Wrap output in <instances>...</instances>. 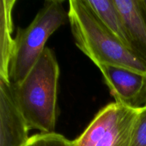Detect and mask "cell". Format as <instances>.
Returning <instances> with one entry per match:
<instances>
[{"label": "cell", "mask_w": 146, "mask_h": 146, "mask_svg": "<svg viewBox=\"0 0 146 146\" xmlns=\"http://www.w3.org/2000/svg\"><path fill=\"white\" fill-rule=\"evenodd\" d=\"M60 70L53 50L48 47L21 83L13 85V93L29 129L43 133L55 131Z\"/></svg>", "instance_id": "6da1fadb"}, {"label": "cell", "mask_w": 146, "mask_h": 146, "mask_svg": "<svg viewBox=\"0 0 146 146\" xmlns=\"http://www.w3.org/2000/svg\"><path fill=\"white\" fill-rule=\"evenodd\" d=\"M68 4V21L76 45L96 66H117L146 74V63L104 25L84 0H71Z\"/></svg>", "instance_id": "7a4b0ae2"}, {"label": "cell", "mask_w": 146, "mask_h": 146, "mask_svg": "<svg viewBox=\"0 0 146 146\" xmlns=\"http://www.w3.org/2000/svg\"><path fill=\"white\" fill-rule=\"evenodd\" d=\"M68 20L62 1L50 0L44 2L28 27H19L10 64L11 84L17 85L23 81L45 49L48 38Z\"/></svg>", "instance_id": "3957f363"}, {"label": "cell", "mask_w": 146, "mask_h": 146, "mask_svg": "<svg viewBox=\"0 0 146 146\" xmlns=\"http://www.w3.org/2000/svg\"><path fill=\"white\" fill-rule=\"evenodd\" d=\"M138 109L117 102L101 109L73 146H131Z\"/></svg>", "instance_id": "277c9868"}, {"label": "cell", "mask_w": 146, "mask_h": 146, "mask_svg": "<svg viewBox=\"0 0 146 146\" xmlns=\"http://www.w3.org/2000/svg\"><path fill=\"white\" fill-rule=\"evenodd\" d=\"M115 102L128 108L146 106V74L122 66H98Z\"/></svg>", "instance_id": "5b68a950"}, {"label": "cell", "mask_w": 146, "mask_h": 146, "mask_svg": "<svg viewBox=\"0 0 146 146\" xmlns=\"http://www.w3.org/2000/svg\"><path fill=\"white\" fill-rule=\"evenodd\" d=\"M29 128L16 102L10 81L0 79V146H22Z\"/></svg>", "instance_id": "8992f818"}, {"label": "cell", "mask_w": 146, "mask_h": 146, "mask_svg": "<svg viewBox=\"0 0 146 146\" xmlns=\"http://www.w3.org/2000/svg\"><path fill=\"white\" fill-rule=\"evenodd\" d=\"M121 14L133 51L146 63V15L141 0H113Z\"/></svg>", "instance_id": "52a82bcc"}, {"label": "cell", "mask_w": 146, "mask_h": 146, "mask_svg": "<svg viewBox=\"0 0 146 146\" xmlns=\"http://www.w3.org/2000/svg\"><path fill=\"white\" fill-rule=\"evenodd\" d=\"M16 0L0 1V79L9 80V68L14 48L12 11Z\"/></svg>", "instance_id": "ba28073f"}, {"label": "cell", "mask_w": 146, "mask_h": 146, "mask_svg": "<svg viewBox=\"0 0 146 146\" xmlns=\"http://www.w3.org/2000/svg\"><path fill=\"white\" fill-rule=\"evenodd\" d=\"M84 1L104 25L125 46L134 52L125 23L113 0H84Z\"/></svg>", "instance_id": "9c48e42d"}, {"label": "cell", "mask_w": 146, "mask_h": 146, "mask_svg": "<svg viewBox=\"0 0 146 146\" xmlns=\"http://www.w3.org/2000/svg\"><path fill=\"white\" fill-rule=\"evenodd\" d=\"M22 146H73V141L57 133L36 134Z\"/></svg>", "instance_id": "30bf717a"}, {"label": "cell", "mask_w": 146, "mask_h": 146, "mask_svg": "<svg viewBox=\"0 0 146 146\" xmlns=\"http://www.w3.org/2000/svg\"><path fill=\"white\" fill-rule=\"evenodd\" d=\"M131 146H146V106L138 109Z\"/></svg>", "instance_id": "8fae6325"}, {"label": "cell", "mask_w": 146, "mask_h": 146, "mask_svg": "<svg viewBox=\"0 0 146 146\" xmlns=\"http://www.w3.org/2000/svg\"><path fill=\"white\" fill-rule=\"evenodd\" d=\"M141 4H142L143 7L144 11L146 15V0H141Z\"/></svg>", "instance_id": "7c38bea8"}]
</instances>
